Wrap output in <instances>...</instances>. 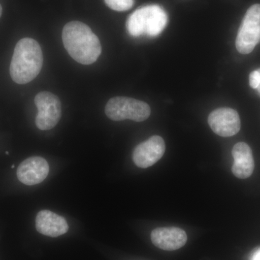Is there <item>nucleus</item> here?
I'll return each instance as SVG.
<instances>
[{
	"instance_id": "6e6552de",
	"label": "nucleus",
	"mask_w": 260,
	"mask_h": 260,
	"mask_svg": "<svg viewBox=\"0 0 260 260\" xmlns=\"http://www.w3.org/2000/svg\"><path fill=\"white\" fill-rule=\"evenodd\" d=\"M166 144L161 137L154 135L135 148L133 161L137 167L147 169L158 162L165 153Z\"/></svg>"
},
{
	"instance_id": "f3484780",
	"label": "nucleus",
	"mask_w": 260,
	"mask_h": 260,
	"mask_svg": "<svg viewBox=\"0 0 260 260\" xmlns=\"http://www.w3.org/2000/svg\"><path fill=\"white\" fill-rule=\"evenodd\" d=\"M2 13H3V8H2L1 5H0V18H1Z\"/></svg>"
},
{
	"instance_id": "f8f14e48",
	"label": "nucleus",
	"mask_w": 260,
	"mask_h": 260,
	"mask_svg": "<svg viewBox=\"0 0 260 260\" xmlns=\"http://www.w3.org/2000/svg\"><path fill=\"white\" fill-rule=\"evenodd\" d=\"M234 162L232 167L234 175L239 179H245L254 172V160L250 147L246 143H238L232 150Z\"/></svg>"
},
{
	"instance_id": "ddd939ff",
	"label": "nucleus",
	"mask_w": 260,
	"mask_h": 260,
	"mask_svg": "<svg viewBox=\"0 0 260 260\" xmlns=\"http://www.w3.org/2000/svg\"><path fill=\"white\" fill-rule=\"evenodd\" d=\"M106 4L113 10L124 12L131 9L134 5V0H104Z\"/></svg>"
},
{
	"instance_id": "20e7f679",
	"label": "nucleus",
	"mask_w": 260,
	"mask_h": 260,
	"mask_svg": "<svg viewBox=\"0 0 260 260\" xmlns=\"http://www.w3.org/2000/svg\"><path fill=\"white\" fill-rule=\"evenodd\" d=\"M150 113L147 103L127 97L112 98L105 107L106 115L113 121L130 119L140 122L148 119Z\"/></svg>"
},
{
	"instance_id": "7ed1b4c3",
	"label": "nucleus",
	"mask_w": 260,
	"mask_h": 260,
	"mask_svg": "<svg viewBox=\"0 0 260 260\" xmlns=\"http://www.w3.org/2000/svg\"><path fill=\"white\" fill-rule=\"evenodd\" d=\"M168 15L161 7L148 5L135 10L126 22V28L130 35L155 37L164 30L168 23Z\"/></svg>"
},
{
	"instance_id": "4468645a",
	"label": "nucleus",
	"mask_w": 260,
	"mask_h": 260,
	"mask_svg": "<svg viewBox=\"0 0 260 260\" xmlns=\"http://www.w3.org/2000/svg\"><path fill=\"white\" fill-rule=\"evenodd\" d=\"M260 84V73L258 70L251 72L249 75V85L251 88L256 89Z\"/></svg>"
},
{
	"instance_id": "423d86ee",
	"label": "nucleus",
	"mask_w": 260,
	"mask_h": 260,
	"mask_svg": "<svg viewBox=\"0 0 260 260\" xmlns=\"http://www.w3.org/2000/svg\"><path fill=\"white\" fill-rule=\"evenodd\" d=\"M38 109L36 124L41 130L52 129L58 124L61 116V104L59 98L44 91L38 93L34 99Z\"/></svg>"
},
{
	"instance_id": "39448f33",
	"label": "nucleus",
	"mask_w": 260,
	"mask_h": 260,
	"mask_svg": "<svg viewBox=\"0 0 260 260\" xmlns=\"http://www.w3.org/2000/svg\"><path fill=\"white\" fill-rule=\"evenodd\" d=\"M260 42V5H252L246 11L238 31L236 47L240 54H248Z\"/></svg>"
},
{
	"instance_id": "9d476101",
	"label": "nucleus",
	"mask_w": 260,
	"mask_h": 260,
	"mask_svg": "<svg viewBox=\"0 0 260 260\" xmlns=\"http://www.w3.org/2000/svg\"><path fill=\"white\" fill-rule=\"evenodd\" d=\"M150 239L154 245L159 249L174 251L185 245L187 235L180 228L162 227L154 229Z\"/></svg>"
},
{
	"instance_id": "2eb2a0df",
	"label": "nucleus",
	"mask_w": 260,
	"mask_h": 260,
	"mask_svg": "<svg viewBox=\"0 0 260 260\" xmlns=\"http://www.w3.org/2000/svg\"><path fill=\"white\" fill-rule=\"evenodd\" d=\"M252 260H260V249L256 251L253 256Z\"/></svg>"
},
{
	"instance_id": "0eeeda50",
	"label": "nucleus",
	"mask_w": 260,
	"mask_h": 260,
	"mask_svg": "<svg viewBox=\"0 0 260 260\" xmlns=\"http://www.w3.org/2000/svg\"><path fill=\"white\" fill-rule=\"evenodd\" d=\"M208 124L215 134L224 138L237 135L241 129L239 114L231 108H220L210 113Z\"/></svg>"
},
{
	"instance_id": "f03ea898",
	"label": "nucleus",
	"mask_w": 260,
	"mask_h": 260,
	"mask_svg": "<svg viewBox=\"0 0 260 260\" xmlns=\"http://www.w3.org/2000/svg\"><path fill=\"white\" fill-rule=\"evenodd\" d=\"M44 61L42 48L30 38L20 39L15 46L10 63V73L15 83L24 85L35 79Z\"/></svg>"
},
{
	"instance_id": "1a4fd4ad",
	"label": "nucleus",
	"mask_w": 260,
	"mask_h": 260,
	"mask_svg": "<svg viewBox=\"0 0 260 260\" xmlns=\"http://www.w3.org/2000/svg\"><path fill=\"white\" fill-rule=\"evenodd\" d=\"M49 172V164L44 158L32 156L25 159L19 165L17 177L25 185L40 184L47 177Z\"/></svg>"
},
{
	"instance_id": "dca6fc26",
	"label": "nucleus",
	"mask_w": 260,
	"mask_h": 260,
	"mask_svg": "<svg viewBox=\"0 0 260 260\" xmlns=\"http://www.w3.org/2000/svg\"><path fill=\"white\" fill-rule=\"evenodd\" d=\"M257 70H258V71L259 72V73H260V68H259V69H258ZM256 89H257L258 93H259V95H260V84H259V86H258V88Z\"/></svg>"
},
{
	"instance_id": "f257e3e1",
	"label": "nucleus",
	"mask_w": 260,
	"mask_h": 260,
	"mask_svg": "<svg viewBox=\"0 0 260 260\" xmlns=\"http://www.w3.org/2000/svg\"><path fill=\"white\" fill-rule=\"evenodd\" d=\"M62 41L68 54L80 64H93L102 54L99 38L82 22L67 23L62 30Z\"/></svg>"
},
{
	"instance_id": "9b49d317",
	"label": "nucleus",
	"mask_w": 260,
	"mask_h": 260,
	"mask_svg": "<svg viewBox=\"0 0 260 260\" xmlns=\"http://www.w3.org/2000/svg\"><path fill=\"white\" fill-rule=\"evenodd\" d=\"M36 228L43 235L57 237L66 234L69 225L63 217L50 210H44L37 214Z\"/></svg>"
}]
</instances>
